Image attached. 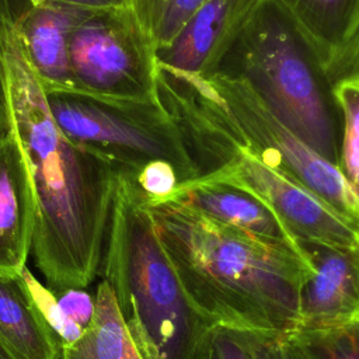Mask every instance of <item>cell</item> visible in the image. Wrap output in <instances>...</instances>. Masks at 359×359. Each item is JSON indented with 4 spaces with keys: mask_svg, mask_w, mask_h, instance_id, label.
Returning <instances> with one entry per match:
<instances>
[{
    "mask_svg": "<svg viewBox=\"0 0 359 359\" xmlns=\"http://www.w3.org/2000/svg\"><path fill=\"white\" fill-rule=\"evenodd\" d=\"M0 72L11 132L34 192L31 250L36 265L53 293L84 289L101 269L118 170L60 130L41 83L4 22H0Z\"/></svg>",
    "mask_w": 359,
    "mask_h": 359,
    "instance_id": "cell-1",
    "label": "cell"
},
{
    "mask_svg": "<svg viewBox=\"0 0 359 359\" xmlns=\"http://www.w3.org/2000/svg\"><path fill=\"white\" fill-rule=\"evenodd\" d=\"M192 306L212 324L289 337L299 293L311 272L306 255L164 201L146 205Z\"/></svg>",
    "mask_w": 359,
    "mask_h": 359,
    "instance_id": "cell-2",
    "label": "cell"
},
{
    "mask_svg": "<svg viewBox=\"0 0 359 359\" xmlns=\"http://www.w3.org/2000/svg\"><path fill=\"white\" fill-rule=\"evenodd\" d=\"M157 97L194 163L215 153L251 156L359 222V202L338 167L296 136L238 73L198 74L157 65Z\"/></svg>",
    "mask_w": 359,
    "mask_h": 359,
    "instance_id": "cell-3",
    "label": "cell"
},
{
    "mask_svg": "<svg viewBox=\"0 0 359 359\" xmlns=\"http://www.w3.org/2000/svg\"><path fill=\"white\" fill-rule=\"evenodd\" d=\"M100 273L143 359H189L213 325L187 297L143 198L119 170Z\"/></svg>",
    "mask_w": 359,
    "mask_h": 359,
    "instance_id": "cell-4",
    "label": "cell"
},
{
    "mask_svg": "<svg viewBox=\"0 0 359 359\" xmlns=\"http://www.w3.org/2000/svg\"><path fill=\"white\" fill-rule=\"evenodd\" d=\"M229 59L234 66L226 70L243 76L296 136L338 167L339 112L331 84L269 0L247 24Z\"/></svg>",
    "mask_w": 359,
    "mask_h": 359,
    "instance_id": "cell-5",
    "label": "cell"
},
{
    "mask_svg": "<svg viewBox=\"0 0 359 359\" xmlns=\"http://www.w3.org/2000/svg\"><path fill=\"white\" fill-rule=\"evenodd\" d=\"M45 97L60 130L116 170L133 175L147 163L164 160L175 167L181 184L196 178L187 144L160 102L111 100L77 90H50Z\"/></svg>",
    "mask_w": 359,
    "mask_h": 359,
    "instance_id": "cell-6",
    "label": "cell"
},
{
    "mask_svg": "<svg viewBox=\"0 0 359 359\" xmlns=\"http://www.w3.org/2000/svg\"><path fill=\"white\" fill-rule=\"evenodd\" d=\"M69 60L73 90L160 102L154 46L128 7L86 11L72 29Z\"/></svg>",
    "mask_w": 359,
    "mask_h": 359,
    "instance_id": "cell-7",
    "label": "cell"
},
{
    "mask_svg": "<svg viewBox=\"0 0 359 359\" xmlns=\"http://www.w3.org/2000/svg\"><path fill=\"white\" fill-rule=\"evenodd\" d=\"M194 180L219 182L261 199L296 240L359 247V222L348 219L302 184L243 153H215L195 161Z\"/></svg>",
    "mask_w": 359,
    "mask_h": 359,
    "instance_id": "cell-8",
    "label": "cell"
},
{
    "mask_svg": "<svg viewBox=\"0 0 359 359\" xmlns=\"http://www.w3.org/2000/svg\"><path fill=\"white\" fill-rule=\"evenodd\" d=\"M297 241L311 265V272L299 293L294 332L331 330L356 323L359 317V247Z\"/></svg>",
    "mask_w": 359,
    "mask_h": 359,
    "instance_id": "cell-9",
    "label": "cell"
},
{
    "mask_svg": "<svg viewBox=\"0 0 359 359\" xmlns=\"http://www.w3.org/2000/svg\"><path fill=\"white\" fill-rule=\"evenodd\" d=\"M268 0H206L174 41L156 50L157 65L188 73L219 70L238 36Z\"/></svg>",
    "mask_w": 359,
    "mask_h": 359,
    "instance_id": "cell-10",
    "label": "cell"
},
{
    "mask_svg": "<svg viewBox=\"0 0 359 359\" xmlns=\"http://www.w3.org/2000/svg\"><path fill=\"white\" fill-rule=\"evenodd\" d=\"M332 84L342 77L359 42V0H269Z\"/></svg>",
    "mask_w": 359,
    "mask_h": 359,
    "instance_id": "cell-11",
    "label": "cell"
},
{
    "mask_svg": "<svg viewBox=\"0 0 359 359\" xmlns=\"http://www.w3.org/2000/svg\"><path fill=\"white\" fill-rule=\"evenodd\" d=\"M86 10L38 0L10 27L45 91L73 90L69 39Z\"/></svg>",
    "mask_w": 359,
    "mask_h": 359,
    "instance_id": "cell-12",
    "label": "cell"
},
{
    "mask_svg": "<svg viewBox=\"0 0 359 359\" xmlns=\"http://www.w3.org/2000/svg\"><path fill=\"white\" fill-rule=\"evenodd\" d=\"M167 201H174L262 241L303 252L296 237L271 208L257 196L236 187L191 180L180 184Z\"/></svg>",
    "mask_w": 359,
    "mask_h": 359,
    "instance_id": "cell-13",
    "label": "cell"
},
{
    "mask_svg": "<svg viewBox=\"0 0 359 359\" xmlns=\"http://www.w3.org/2000/svg\"><path fill=\"white\" fill-rule=\"evenodd\" d=\"M35 202L21 147L10 130L0 139V272H20L32 245Z\"/></svg>",
    "mask_w": 359,
    "mask_h": 359,
    "instance_id": "cell-14",
    "label": "cell"
},
{
    "mask_svg": "<svg viewBox=\"0 0 359 359\" xmlns=\"http://www.w3.org/2000/svg\"><path fill=\"white\" fill-rule=\"evenodd\" d=\"M0 341L17 359H62L63 346L20 272H0Z\"/></svg>",
    "mask_w": 359,
    "mask_h": 359,
    "instance_id": "cell-15",
    "label": "cell"
},
{
    "mask_svg": "<svg viewBox=\"0 0 359 359\" xmlns=\"http://www.w3.org/2000/svg\"><path fill=\"white\" fill-rule=\"evenodd\" d=\"M62 359H143L105 280L97 287L91 323L76 342L63 346Z\"/></svg>",
    "mask_w": 359,
    "mask_h": 359,
    "instance_id": "cell-16",
    "label": "cell"
},
{
    "mask_svg": "<svg viewBox=\"0 0 359 359\" xmlns=\"http://www.w3.org/2000/svg\"><path fill=\"white\" fill-rule=\"evenodd\" d=\"M331 93L341 116L338 170L359 202V76L335 80Z\"/></svg>",
    "mask_w": 359,
    "mask_h": 359,
    "instance_id": "cell-17",
    "label": "cell"
},
{
    "mask_svg": "<svg viewBox=\"0 0 359 359\" xmlns=\"http://www.w3.org/2000/svg\"><path fill=\"white\" fill-rule=\"evenodd\" d=\"M206 0H128L154 50L168 46Z\"/></svg>",
    "mask_w": 359,
    "mask_h": 359,
    "instance_id": "cell-18",
    "label": "cell"
},
{
    "mask_svg": "<svg viewBox=\"0 0 359 359\" xmlns=\"http://www.w3.org/2000/svg\"><path fill=\"white\" fill-rule=\"evenodd\" d=\"M285 339L309 359H359L356 323L331 330L294 332Z\"/></svg>",
    "mask_w": 359,
    "mask_h": 359,
    "instance_id": "cell-19",
    "label": "cell"
},
{
    "mask_svg": "<svg viewBox=\"0 0 359 359\" xmlns=\"http://www.w3.org/2000/svg\"><path fill=\"white\" fill-rule=\"evenodd\" d=\"M258 335L257 331L213 324L198 339L189 359H258Z\"/></svg>",
    "mask_w": 359,
    "mask_h": 359,
    "instance_id": "cell-20",
    "label": "cell"
},
{
    "mask_svg": "<svg viewBox=\"0 0 359 359\" xmlns=\"http://www.w3.org/2000/svg\"><path fill=\"white\" fill-rule=\"evenodd\" d=\"M21 275L29 289V293L39 313L42 314L48 325L55 331L62 346L76 342L81 337L84 328L63 314L57 303L56 294L50 289L42 286L27 266L21 269Z\"/></svg>",
    "mask_w": 359,
    "mask_h": 359,
    "instance_id": "cell-21",
    "label": "cell"
},
{
    "mask_svg": "<svg viewBox=\"0 0 359 359\" xmlns=\"http://www.w3.org/2000/svg\"><path fill=\"white\" fill-rule=\"evenodd\" d=\"M128 175L146 205H156L167 201L181 184L175 167L164 160L150 161L136 174Z\"/></svg>",
    "mask_w": 359,
    "mask_h": 359,
    "instance_id": "cell-22",
    "label": "cell"
},
{
    "mask_svg": "<svg viewBox=\"0 0 359 359\" xmlns=\"http://www.w3.org/2000/svg\"><path fill=\"white\" fill-rule=\"evenodd\" d=\"M55 294L63 314L67 318L73 320L83 328L91 323L95 311V297H93L88 292L84 289L70 287Z\"/></svg>",
    "mask_w": 359,
    "mask_h": 359,
    "instance_id": "cell-23",
    "label": "cell"
},
{
    "mask_svg": "<svg viewBox=\"0 0 359 359\" xmlns=\"http://www.w3.org/2000/svg\"><path fill=\"white\" fill-rule=\"evenodd\" d=\"M258 359H293L289 345L282 335L259 332L257 341Z\"/></svg>",
    "mask_w": 359,
    "mask_h": 359,
    "instance_id": "cell-24",
    "label": "cell"
},
{
    "mask_svg": "<svg viewBox=\"0 0 359 359\" xmlns=\"http://www.w3.org/2000/svg\"><path fill=\"white\" fill-rule=\"evenodd\" d=\"M48 1L74 7L79 10H86V11L128 7V0H48Z\"/></svg>",
    "mask_w": 359,
    "mask_h": 359,
    "instance_id": "cell-25",
    "label": "cell"
},
{
    "mask_svg": "<svg viewBox=\"0 0 359 359\" xmlns=\"http://www.w3.org/2000/svg\"><path fill=\"white\" fill-rule=\"evenodd\" d=\"M11 130V118L7 100V91L3 74L0 72V139Z\"/></svg>",
    "mask_w": 359,
    "mask_h": 359,
    "instance_id": "cell-26",
    "label": "cell"
},
{
    "mask_svg": "<svg viewBox=\"0 0 359 359\" xmlns=\"http://www.w3.org/2000/svg\"><path fill=\"white\" fill-rule=\"evenodd\" d=\"M349 74H359V42H358V46H356V49H355V52H353V55H352V57H351V60L348 63V67H346V70H345L342 77L349 76Z\"/></svg>",
    "mask_w": 359,
    "mask_h": 359,
    "instance_id": "cell-27",
    "label": "cell"
},
{
    "mask_svg": "<svg viewBox=\"0 0 359 359\" xmlns=\"http://www.w3.org/2000/svg\"><path fill=\"white\" fill-rule=\"evenodd\" d=\"M0 359H17L1 341H0Z\"/></svg>",
    "mask_w": 359,
    "mask_h": 359,
    "instance_id": "cell-28",
    "label": "cell"
},
{
    "mask_svg": "<svg viewBox=\"0 0 359 359\" xmlns=\"http://www.w3.org/2000/svg\"><path fill=\"white\" fill-rule=\"evenodd\" d=\"M283 339H285V338H283ZM285 341H286V339H285ZM286 344L289 345V349H290V352H292V356H293V359H309V358H307V356H304V355H303L300 351H297L296 348H293V346H292V345H290L287 341H286Z\"/></svg>",
    "mask_w": 359,
    "mask_h": 359,
    "instance_id": "cell-29",
    "label": "cell"
},
{
    "mask_svg": "<svg viewBox=\"0 0 359 359\" xmlns=\"http://www.w3.org/2000/svg\"><path fill=\"white\" fill-rule=\"evenodd\" d=\"M358 258H359V250H358ZM355 324V323H353ZM356 324H359V317H358V320H356Z\"/></svg>",
    "mask_w": 359,
    "mask_h": 359,
    "instance_id": "cell-30",
    "label": "cell"
},
{
    "mask_svg": "<svg viewBox=\"0 0 359 359\" xmlns=\"http://www.w3.org/2000/svg\"><path fill=\"white\" fill-rule=\"evenodd\" d=\"M358 76H359V74H358Z\"/></svg>",
    "mask_w": 359,
    "mask_h": 359,
    "instance_id": "cell-31",
    "label": "cell"
}]
</instances>
